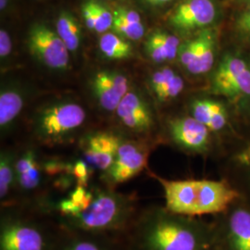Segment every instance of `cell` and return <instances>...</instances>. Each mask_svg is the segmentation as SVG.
<instances>
[{"label": "cell", "mask_w": 250, "mask_h": 250, "mask_svg": "<svg viewBox=\"0 0 250 250\" xmlns=\"http://www.w3.org/2000/svg\"><path fill=\"white\" fill-rule=\"evenodd\" d=\"M125 240L129 250H216L211 220L176 214L161 205L143 207Z\"/></svg>", "instance_id": "6da1fadb"}, {"label": "cell", "mask_w": 250, "mask_h": 250, "mask_svg": "<svg viewBox=\"0 0 250 250\" xmlns=\"http://www.w3.org/2000/svg\"><path fill=\"white\" fill-rule=\"evenodd\" d=\"M93 191L90 205L77 214L57 217L68 230L107 234L125 238L143 207L135 194H125L103 183L89 187Z\"/></svg>", "instance_id": "7a4b0ae2"}, {"label": "cell", "mask_w": 250, "mask_h": 250, "mask_svg": "<svg viewBox=\"0 0 250 250\" xmlns=\"http://www.w3.org/2000/svg\"><path fill=\"white\" fill-rule=\"evenodd\" d=\"M161 185L164 207L173 213L190 217L216 216L226 210L240 194L224 179L168 180L152 173Z\"/></svg>", "instance_id": "3957f363"}, {"label": "cell", "mask_w": 250, "mask_h": 250, "mask_svg": "<svg viewBox=\"0 0 250 250\" xmlns=\"http://www.w3.org/2000/svg\"><path fill=\"white\" fill-rule=\"evenodd\" d=\"M62 232L57 217L42 209L0 208V250H54Z\"/></svg>", "instance_id": "277c9868"}, {"label": "cell", "mask_w": 250, "mask_h": 250, "mask_svg": "<svg viewBox=\"0 0 250 250\" xmlns=\"http://www.w3.org/2000/svg\"><path fill=\"white\" fill-rule=\"evenodd\" d=\"M216 250H250V203L240 197L211 218Z\"/></svg>", "instance_id": "5b68a950"}, {"label": "cell", "mask_w": 250, "mask_h": 250, "mask_svg": "<svg viewBox=\"0 0 250 250\" xmlns=\"http://www.w3.org/2000/svg\"><path fill=\"white\" fill-rule=\"evenodd\" d=\"M85 116L83 108L74 103H62L49 107L37 122V139L47 146L64 143L82 126Z\"/></svg>", "instance_id": "8992f818"}, {"label": "cell", "mask_w": 250, "mask_h": 250, "mask_svg": "<svg viewBox=\"0 0 250 250\" xmlns=\"http://www.w3.org/2000/svg\"><path fill=\"white\" fill-rule=\"evenodd\" d=\"M148 144L123 139L111 167L101 174L100 182L116 188L137 176L147 166L149 156Z\"/></svg>", "instance_id": "52a82bcc"}, {"label": "cell", "mask_w": 250, "mask_h": 250, "mask_svg": "<svg viewBox=\"0 0 250 250\" xmlns=\"http://www.w3.org/2000/svg\"><path fill=\"white\" fill-rule=\"evenodd\" d=\"M28 46L36 59L54 70H65L69 65V49L62 38L44 24L32 27Z\"/></svg>", "instance_id": "ba28073f"}, {"label": "cell", "mask_w": 250, "mask_h": 250, "mask_svg": "<svg viewBox=\"0 0 250 250\" xmlns=\"http://www.w3.org/2000/svg\"><path fill=\"white\" fill-rule=\"evenodd\" d=\"M169 134L171 142L185 151L206 155L213 149L210 130L194 117L172 120Z\"/></svg>", "instance_id": "9c48e42d"}, {"label": "cell", "mask_w": 250, "mask_h": 250, "mask_svg": "<svg viewBox=\"0 0 250 250\" xmlns=\"http://www.w3.org/2000/svg\"><path fill=\"white\" fill-rule=\"evenodd\" d=\"M123 138L107 132L91 134L82 141L83 159L95 170L107 171L116 159L117 152Z\"/></svg>", "instance_id": "30bf717a"}, {"label": "cell", "mask_w": 250, "mask_h": 250, "mask_svg": "<svg viewBox=\"0 0 250 250\" xmlns=\"http://www.w3.org/2000/svg\"><path fill=\"white\" fill-rule=\"evenodd\" d=\"M54 250H128V247L125 238L72 231L62 227Z\"/></svg>", "instance_id": "8fae6325"}, {"label": "cell", "mask_w": 250, "mask_h": 250, "mask_svg": "<svg viewBox=\"0 0 250 250\" xmlns=\"http://www.w3.org/2000/svg\"><path fill=\"white\" fill-rule=\"evenodd\" d=\"M217 10L212 0H187L170 15V24L179 30L190 31L211 24Z\"/></svg>", "instance_id": "7c38bea8"}, {"label": "cell", "mask_w": 250, "mask_h": 250, "mask_svg": "<svg viewBox=\"0 0 250 250\" xmlns=\"http://www.w3.org/2000/svg\"><path fill=\"white\" fill-rule=\"evenodd\" d=\"M122 124L134 134H147L154 125L151 111L139 95L128 92L116 109Z\"/></svg>", "instance_id": "4fadbf2b"}, {"label": "cell", "mask_w": 250, "mask_h": 250, "mask_svg": "<svg viewBox=\"0 0 250 250\" xmlns=\"http://www.w3.org/2000/svg\"><path fill=\"white\" fill-rule=\"evenodd\" d=\"M197 53L188 71L192 74H203L209 72L215 58V35L212 30L205 29L198 36Z\"/></svg>", "instance_id": "5bb4252c"}, {"label": "cell", "mask_w": 250, "mask_h": 250, "mask_svg": "<svg viewBox=\"0 0 250 250\" xmlns=\"http://www.w3.org/2000/svg\"><path fill=\"white\" fill-rule=\"evenodd\" d=\"M16 158L9 150H4L0 155V208L14 203Z\"/></svg>", "instance_id": "9a60e30c"}, {"label": "cell", "mask_w": 250, "mask_h": 250, "mask_svg": "<svg viewBox=\"0 0 250 250\" xmlns=\"http://www.w3.org/2000/svg\"><path fill=\"white\" fill-rule=\"evenodd\" d=\"M233 168L236 171L226 174L223 179L250 203V147L237 153L233 158Z\"/></svg>", "instance_id": "2e32d148"}, {"label": "cell", "mask_w": 250, "mask_h": 250, "mask_svg": "<svg viewBox=\"0 0 250 250\" xmlns=\"http://www.w3.org/2000/svg\"><path fill=\"white\" fill-rule=\"evenodd\" d=\"M249 68L247 62L237 56L227 55L219 65L213 77V89L220 94L240 73Z\"/></svg>", "instance_id": "e0dca14e"}, {"label": "cell", "mask_w": 250, "mask_h": 250, "mask_svg": "<svg viewBox=\"0 0 250 250\" xmlns=\"http://www.w3.org/2000/svg\"><path fill=\"white\" fill-rule=\"evenodd\" d=\"M93 89L101 107L108 111L116 110L122 98L108 76V72L96 74L93 81Z\"/></svg>", "instance_id": "ac0fdd59"}, {"label": "cell", "mask_w": 250, "mask_h": 250, "mask_svg": "<svg viewBox=\"0 0 250 250\" xmlns=\"http://www.w3.org/2000/svg\"><path fill=\"white\" fill-rule=\"evenodd\" d=\"M57 34L62 38L69 51H75L80 46L82 30L76 19L68 12H62L57 21Z\"/></svg>", "instance_id": "d6986e66"}, {"label": "cell", "mask_w": 250, "mask_h": 250, "mask_svg": "<svg viewBox=\"0 0 250 250\" xmlns=\"http://www.w3.org/2000/svg\"><path fill=\"white\" fill-rule=\"evenodd\" d=\"M23 106V99L17 90L9 89L0 95V126L6 128L18 116Z\"/></svg>", "instance_id": "ffe728a7"}, {"label": "cell", "mask_w": 250, "mask_h": 250, "mask_svg": "<svg viewBox=\"0 0 250 250\" xmlns=\"http://www.w3.org/2000/svg\"><path fill=\"white\" fill-rule=\"evenodd\" d=\"M99 48L109 60H124L132 56V45L113 33H104L99 39Z\"/></svg>", "instance_id": "44dd1931"}, {"label": "cell", "mask_w": 250, "mask_h": 250, "mask_svg": "<svg viewBox=\"0 0 250 250\" xmlns=\"http://www.w3.org/2000/svg\"><path fill=\"white\" fill-rule=\"evenodd\" d=\"M220 94L229 98L250 97V67L240 73L232 83L226 85Z\"/></svg>", "instance_id": "7402d4cb"}, {"label": "cell", "mask_w": 250, "mask_h": 250, "mask_svg": "<svg viewBox=\"0 0 250 250\" xmlns=\"http://www.w3.org/2000/svg\"><path fill=\"white\" fill-rule=\"evenodd\" d=\"M111 28L118 36H124L125 38L131 40H139L143 37L145 34L143 22L131 23L116 17H114L113 24Z\"/></svg>", "instance_id": "603a6c76"}, {"label": "cell", "mask_w": 250, "mask_h": 250, "mask_svg": "<svg viewBox=\"0 0 250 250\" xmlns=\"http://www.w3.org/2000/svg\"><path fill=\"white\" fill-rule=\"evenodd\" d=\"M93 1V8L96 17V28L95 31L99 34L106 33L109 28L112 27L114 16L105 6L100 4L96 0Z\"/></svg>", "instance_id": "cb8c5ba5"}, {"label": "cell", "mask_w": 250, "mask_h": 250, "mask_svg": "<svg viewBox=\"0 0 250 250\" xmlns=\"http://www.w3.org/2000/svg\"><path fill=\"white\" fill-rule=\"evenodd\" d=\"M218 104H219L218 102L208 100V99L195 101L192 106L193 117L198 122L208 126Z\"/></svg>", "instance_id": "d4e9b609"}, {"label": "cell", "mask_w": 250, "mask_h": 250, "mask_svg": "<svg viewBox=\"0 0 250 250\" xmlns=\"http://www.w3.org/2000/svg\"><path fill=\"white\" fill-rule=\"evenodd\" d=\"M93 168L84 159L76 160L72 163V174L76 180V185L84 188H89L90 178Z\"/></svg>", "instance_id": "484cf974"}, {"label": "cell", "mask_w": 250, "mask_h": 250, "mask_svg": "<svg viewBox=\"0 0 250 250\" xmlns=\"http://www.w3.org/2000/svg\"><path fill=\"white\" fill-rule=\"evenodd\" d=\"M152 36L166 48L169 55V61L173 60L178 55L180 50V41L176 36L160 30L153 33Z\"/></svg>", "instance_id": "4316f807"}, {"label": "cell", "mask_w": 250, "mask_h": 250, "mask_svg": "<svg viewBox=\"0 0 250 250\" xmlns=\"http://www.w3.org/2000/svg\"><path fill=\"white\" fill-rule=\"evenodd\" d=\"M146 49L150 59L155 62L161 63L169 61V55L166 48L152 35L146 42Z\"/></svg>", "instance_id": "83f0119b"}, {"label": "cell", "mask_w": 250, "mask_h": 250, "mask_svg": "<svg viewBox=\"0 0 250 250\" xmlns=\"http://www.w3.org/2000/svg\"><path fill=\"white\" fill-rule=\"evenodd\" d=\"M183 89H184V81L179 75L175 74L174 77L166 84V86L156 96L159 100L164 101V100H168V99L177 97Z\"/></svg>", "instance_id": "f1b7e54d"}, {"label": "cell", "mask_w": 250, "mask_h": 250, "mask_svg": "<svg viewBox=\"0 0 250 250\" xmlns=\"http://www.w3.org/2000/svg\"><path fill=\"white\" fill-rule=\"evenodd\" d=\"M175 74L176 73L168 67H165L155 72L151 78L152 88L154 90L155 94H159L161 90L166 86V84L174 77Z\"/></svg>", "instance_id": "f546056e"}, {"label": "cell", "mask_w": 250, "mask_h": 250, "mask_svg": "<svg viewBox=\"0 0 250 250\" xmlns=\"http://www.w3.org/2000/svg\"><path fill=\"white\" fill-rule=\"evenodd\" d=\"M226 125H227V114H226L225 108L222 104L219 103L207 127L210 130L211 133H219L224 130Z\"/></svg>", "instance_id": "4dcf8cb0"}, {"label": "cell", "mask_w": 250, "mask_h": 250, "mask_svg": "<svg viewBox=\"0 0 250 250\" xmlns=\"http://www.w3.org/2000/svg\"><path fill=\"white\" fill-rule=\"evenodd\" d=\"M197 45H198V38L197 36L195 39L188 41V43H186L179 50L180 62L186 68H188L193 62L197 53Z\"/></svg>", "instance_id": "1f68e13d"}, {"label": "cell", "mask_w": 250, "mask_h": 250, "mask_svg": "<svg viewBox=\"0 0 250 250\" xmlns=\"http://www.w3.org/2000/svg\"><path fill=\"white\" fill-rule=\"evenodd\" d=\"M113 15L116 18L121 19L125 21H128L131 23H141L142 20L141 16L137 11L134 9H128L125 7H120L113 11Z\"/></svg>", "instance_id": "d6a6232c"}, {"label": "cell", "mask_w": 250, "mask_h": 250, "mask_svg": "<svg viewBox=\"0 0 250 250\" xmlns=\"http://www.w3.org/2000/svg\"><path fill=\"white\" fill-rule=\"evenodd\" d=\"M108 76H109L110 80L112 82V83L114 84L118 94L123 99L125 95L128 93L129 83H128L127 78L123 74H120V73L113 72H108Z\"/></svg>", "instance_id": "836d02e7"}, {"label": "cell", "mask_w": 250, "mask_h": 250, "mask_svg": "<svg viewBox=\"0 0 250 250\" xmlns=\"http://www.w3.org/2000/svg\"><path fill=\"white\" fill-rule=\"evenodd\" d=\"M82 14L83 18L85 21L86 26L90 30H95L96 28V17H95V11L93 8V1L89 0L85 2L82 7Z\"/></svg>", "instance_id": "e575fe53"}, {"label": "cell", "mask_w": 250, "mask_h": 250, "mask_svg": "<svg viewBox=\"0 0 250 250\" xmlns=\"http://www.w3.org/2000/svg\"><path fill=\"white\" fill-rule=\"evenodd\" d=\"M12 49L11 39L9 34L5 30L0 31V56L1 58H6L9 56Z\"/></svg>", "instance_id": "d590c367"}, {"label": "cell", "mask_w": 250, "mask_h": 250, "mask_svg": "<svg viewBox=\"0 0 250 250\" xmlns=\"http://www.w3.org/2000/svg\"><path fill=\"white\" fill-rule=\"evenodd\" d=\"M87 189L88 188L76 185L75 188H73L72 191L70 192L68 197H70L76 205L79 206L81 208V205H82L84 197L86 196ZM81 211H82V209H81Z\"/></svg>", "instance_id": "8d00e7d4"}, {"label": "cell", "mask_w": 250, "mask_h": 250, "mask_svg": "<svg viewBox=\"0 0 250 250\" xmlns=\"http://www.w3.org/2000/svg\"><path fill=\"white\" fill-rule=\"evenodd\" d=\"M238 28L244 35L250 37V8L238 20Z\"/></svg>", "instance_id": "74e56055"}, {"label": "cell", "mask_w": 250, "mask_h": 250, "mask_svg": "<svg viewBox=\"0 0 250 250\" xmlns=\"http://www.w3.org/2000/svg\"><path fill=\"white\" fill-rule=\"evenodd\" d=\"M146 2H148L151 5H161V4H165L167 2H170L171 0H146Z\"/></svg>", "instance_id": "f35d334b"}, {"label": "cell", "mask_w": 250, "mask_h": 250, "mask_svg": "<svg viewBox=\"0 0 250 250\" xmlns=\"http://www.w3.org/2000/svg\"><path fill=\"white\" fill-rule=\"evenodd\" d=\"M7 5H8V0H0V9H5Z\"/></svg>", "instance_id": "ab89813d"}, {"label": "cell", "mask_w": 250, "mask_h": 250, "mask_svg": "<svg viewBox=\"0 0 250 250\" xmlns=\"http://www.w3.org/2000/svg\"></svg>", "instance_id": "60d3db41"}]
</instances>
